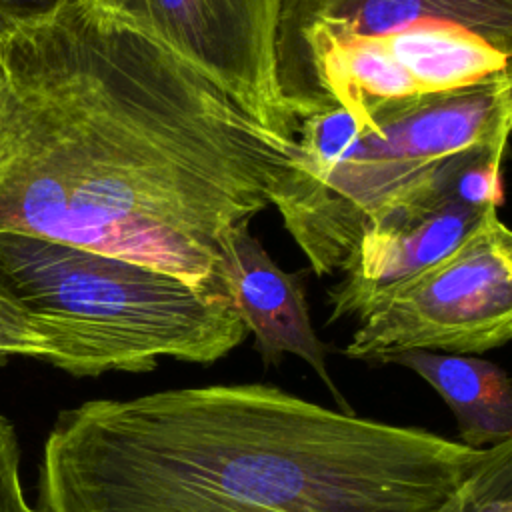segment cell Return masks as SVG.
I'll use <instances>...</instances> for the list:
<instances>
[{
  "label": "cell",
  "instance_id": "6da1fadb",
  "mask_svg": "<svg viewBox=\"0 0 512 512\" xmlns=\"http://www.w3.org/2000/svg\"><path fill=\"white\" fill-rule=\"evenodd\" d=\"M288 142L146 36L74 0L0 16V234L224 292V236L270 206Z\"/></svg>",
  "mask_w": 512,
  "mask_h": 512
},
{
  "label": "cell",
  "instance_id": "7a4b0ae2",
  "mask_svg": "<svg viewBox=\"0 0 512 512\" xmlns=\"http://www.w3.org/2000/svg\"><path fill=\"white\" fill-rule=\"evenodd\" d=\"M500 444L468 448L270 384L168 388L62 410L34 510L440 512Z\"/></svg>",
  "mask_w": 512,
  "mask_h": 512
},
{
  "label": "cell",
  "instance_id": "3957f363",
  "mask_svg": "<svg viewBox=\"0 0 512 512\" xmlns=\"http://www.w3.org/2000/svg\"><path fill=\"white\" fill-rule=\"evenodd\" d=\"M0 272L42 330L46 362L72 376L212 364L248 336L226 292L102 252L0 234Z\"/></svg>",
  "mask_w": 512,
  "mask_h": 512
},
{
  "label": "cell",
  "instance_id": "277c9868",
  "mask_svg": "<svg viewBox=\"0 0 512 512\" xmlns=\"http://www.w3.org/2000/svg\"><path fill=\"white\" fill-rule=\"evenodd\" d=\"M460 160L442 166L416 160L392 126L384 100L328 106L296 120V148L268 200L310 270L328 276L342 270L388 208Z\"/></svg>",
  "mask_w": 512,
  "mask_h": 512
},
{
  "label": "cell",
  "instance_id": "5b68a950",
  "mask_svg": "<svg viewBox=\"0 0 512 512\" xmlns=\"http://www.w3.org/2000/svg\"><path fill=\"white\" fill-rule=\"evenodd\" d=\"M512 336V232L488 206L442 260L358 318L342 354L386 364L408 350L482 354Z\"/></svg>",
  "mask_w": 512,
  "mask_h": 512
},
{
  "label": "cell",
  "instance_id": "8992f818",
  "mask_svg": "<svg viewBox=\"0 0 512 512\" xmlns=\"http://www.w3.org/2000/svg\"><path fill=\"white\" fill-rule=\"evenodd\" d=\"M126 26L200 72L244 114L296 142L276 78L274 36L280 0H74Z\"/></svg>",
  "mask_w": 512,
  "mask_h": 512
},
{
  "label": "cell",
  "instance_id": "52a82bcc",
  "mask_svg": "<svg viewBox=\"0 0 512 512\" xmlns=\"http://www.w3.org/2000/svg\"><path fill=\"white\" fill-rule=\"evenodd\" d=\"M510 54L462 24L426 20L328 50L282 100L300 120L328 106L436 94L510 74Z\"/></svg>",
  "mask_w": 512,
  "mask_h": 512
},
{
  "label": "cell",
  "instance_id": "ba28073f",
  "mask_svg": "<svg viewBox=\"0 0 512 512\" xmlns=\"http://www.w3.org/2000/svg\"><path fill=\"white\" fill-rule=\"evenodd\" d=\"M470 160L476 158L460 160L388 208L364 232L340 270V282L328 290V324L362 318L396 288L450 254L474 230L488 206H470L454 192V178Z\"/></svg>",
  "mask_w": 512,
  "mask_h": 512
},
{
  "label": "cell",
  "instance_id": "9c48e42d",
  "mask_svg": "<svg viewBox=\"0 0 512 512\" xmlns=\"http://www.w3.org/2000/svg\"><path fill=\"white\" fill-rule=\"evenodd\" d=\"M426 20L462 24L512 50V0H280L274 36L280 94L328 50Z\"/></svg>",
  "mask_w": 512,
  "mask_h": 512
},
{
  "label": "cell",
  "instance_id": "30bf717a",
  "mask_svg": "<svg viewBox=\"0 0 512 512\" xmlns=\"http://www.w3.org/2000/svg\"><path fill=\"white\" fill-rule=\"evenodd\" d=\"M218 276L266 368L280 366L286 354L304 360L342 412L354 408L344 400L328 372L330 348L318 338L300 274L284 272L250 232V222L234 226L222 240Z\"/></svg>",
  "mask_w": 512,
  "mask_h": 512
},
{
  "label": "cell",
  "instance_id": "8fae6325",
  "mask_svg": "<svg viewBox=\"0 0 512 512\" xmlns=\"http://www.w3.org/2000/svg\"><path fill=\"white\" fill-rule=\"evenodd\" d=\"M512 78L426 96L384 100L392 126L408 152L430 166L458 158H504L512 124Z\"/></svg>",
  "mask_w": 512,
  "mask_h": 512
},
{
  "label": "cell",
  "instance_id": "7c38bea8",
  "mask_svg": "<svg viewBox=\"0 0 512 512\" xmlns=\"http://www.w3.org/2000/svg\"><path fill=\"white\" fill-rule=\"evenodd\" d=\"M424 378L450 406L460 444L488 448L512 440V384L494 362L478 356L408 350L388 358Z\"/></svg>",
  "mask_w": 512,
  "mask_h": 512
},
{
  "label": "cell",
  "instance_id": "4fadbf2b",
  "mask_svg": "<svg viewBox=\"0 0 512 512\" xmlns=\"http://www.w3.org/2000/svg\"><path fill=\"white\" fill-rule=\"evenodd\" d=\"M440 512H512V440Z\"/></svg>",
  "mask_w": 512,
  "mask_h": 512
},
{
  "label": "cell",
  "instance_id": "5bb4252c",
  "mask_svg": "<svg viewBox=\"0 0 512 512\" xmlns=\"http://www.w3.org/2000/svg\"><path fill=\"white\" fill-rule=\"evenodd\" d=\"M18 356L46 362L48 342L0 272V364Z\"/></svg>",
  "mask_w": 512,
  "mask_h": 512
},
{
  "label": "cell",
  "instance_id": "9a60e30c",
  "mask_svg": "<svg viewBox=\"0 0 512 512\" xmlns=\"http://www.w3.org/2000/svg\"><path fill=\"white\" fill-rule=\"evenodd\" d=\"M0 512H36L20 480V446L14 426L0 414Z\"/></svg>",
  "mask_w": 512,
  "mask_h": 512
},
{
  "label": "cell",
  "instance_id": "2e32d148",
  "mask_svg": "<svg viewBox=\"0 0 512 512\" xmlns=\"http://www.w3.org/2000/svg\"><path fill=\"white\" fill-rule=\"evenodd\" d=\"M54 0H4L8 12L12 10H30V8H42L52 4Z\"/></svg>",
  "mask_w": 512,
  "mask_h": 512
},
{
  "label": "cell",
  "instance_id": "e0dca14e",
  "mask_svg": "<svg viewBox=\"0 0 512 512\" xmlns=\"http://www.w3.org/2000/svg\"><path fill=\"white\" fill-rule=\"evenodd\" d=\"M4 12H8V8H6V4H4V0H0V16L4 14Z\"/></svg>",
  "mask_w": 512,
  "mask_h": 512
}]
</instances>
